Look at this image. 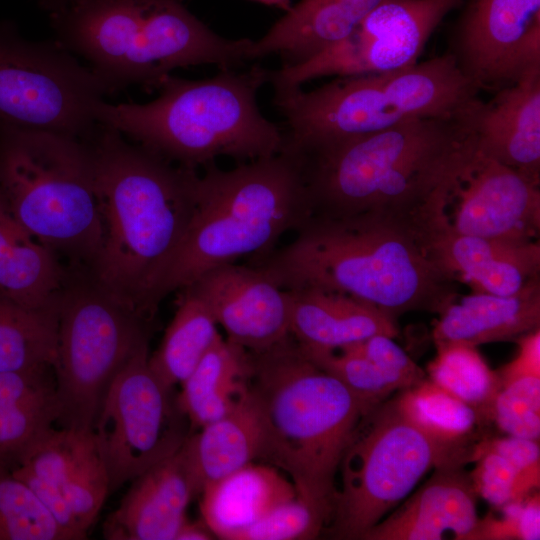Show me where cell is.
Listing matches in <instances>:
<instances>
[{
	"label": "cell",
	"mask_w": 540,
	"mask_h": 540,
	"mask_svg": "<svg viewBox=\"0 0 540 540\" xmlns=\"http://www.w3.org/2000/svg\"><path fill=\"white\" fill-rule=\"evenodd\" d=\"M325 525L324 517L296 496L237 532L232 540H309L317 538Z\"/></svg>",
	"instance_id": "obj_36"
},
{
	"label": "cell",
	"mask_w": 540,
	"mask_h": 540,
	"mask_svg": "<svg viewBox=\"0 0 540 540\" xmlns=\"http://www.w3.org/2000/svg\"><path fill=\"white\" fill-rule=\"evenodd\" d=\"M44 6L49 9L51 12L68 4L73 0H41Z\"/></svg>",
	"instance_id": "obj_47"
},
{
	"label": "cell",
	"mask_w": 540,
	"mask_h": 540,
	"mask_svg": "<svg viewBox=\"0 0 540 540\" xmlns=\"http://www.w3.org/2000/svg\"><path fill=\"white\" fill-rule=\"evenodd\" d=\"M150 329L151 321L118 301L86 269L67 271L53 364L60 428L91 432L113 379L149 343Z\"/></svg>",
	"instance_id": "obj_10"
},
{
	"label": "cell",
	"mask_w": 540,
	"mask_h": 540,
	"mask_svg": "<svg viewBox=\"0 0 540 540\" xmlns=\"http://www.w3.org/2000/svg\"><path fill=\"white\" fill-rule=\"evenodd\" d=\"M450 52L479 90L540 71V0H467Z\"/></svg>",
	"instance_id": "obj_16"
},
{
	"label": "cell",
	"mask_w": 540,
	"mask_h": 540,
	"mask_svg": "<svg viewBox=\"0 0 540 540\" xmlns=\"http://www.w3.org/2000/svg\"><path fill=\"white\" fill-rule=\"evenodd\" d=\"M205 168L186 230L150 288L153 316L172 292L216 267L268 254L283 234L297 231L312 215L299 162L283 148L230 170Z\"/></svg>",
	"instance_id": "obj_4"
},
{
	"label": "cell",
	"mask_w": 540,
	"mask_h": 540,
	"mask_svg": "<svg viewBox=\"0 0 540 540\" xmlns=\"http://www.w3.org/2000/svg\"><path fill=\"white\" fill-rule=\"evenodd\" d=\"M435 322V344L478 346L517 339L540 325V279L511 296L474 293L455 298Z\"/></svg>",
	"instance_id": "obj_24"
},
{
	"label": "cell",
	"mask_w": 540,
	"mask_h": 540,
	"mask_svg": "<svg viewBox=\"0 0 540 540\" xmlns=\"http://www.w3.org/2000/svg\"><path fill=\"white\" fill-rule=\"evenodd\" d=\"M470 458L476 461L469 474L474 490L495 508L523 500L535 488L507 459L491 450L479 446Z\"/></svg>",
	"instance_id": "obj_38"
},
{
	"label": "cell",
	"mask_w": 540,
	"mask_h": 540,
	"mask_svg": "<svg viewBox=\"0 0 540 540\" xmlns=\"http://www.w3.org/2000/svg\"><path fill=\"white\" fill-rule=\"evenodd\" d=\"M53 366L0 371V407L25 404L55 396Z\"/></svg>",
	"instance_id": "obj_40"
},
{
	"label": "cell",
	"mask_w": 540,
	"mask_h": 540,
	"mask_svg": "<svg viewBox=\"0 0 540 540\" xmlns=\"http://www.w3.org/2000/svg\"><path fill=\"white\" fill-rule=\"evenodd\" d=\"M197 496L180 449L132 480L119 506L106 518L108 540H175Z\"/></svg>",
	"instance_id": "obj_20"
},
{
	"label": "cell",
	"mask_w": 540,
	"mask_h": 540,
	"mask_svg": "<svg viewBox=\"0 0 540 540\" xmlns=\"http://www.w3.org/2000/svg\"><path fill=\"white\" fill-rule=\"evenodd\" d=\"M351 11L361 20L384 0H332Z\"/></svg>",
	"instance_id": "obj_45"
},
{
	"label": "cell",
	"mask_w": 540,
	"mask_h": 540,
	"mask_svg": "<svg viewBox=\"0 0 540 540\" xmlns=\"http://www.w3.org/2000/svg\"><path fill=\"white\" fill-rule=\"evenodd\" d=\"M250 368L249 352L220 335L177 394L190 426L201 428L227 414L248 389Z\"/></svg>",
	"instance_id": "obj_27"
},
{
	"label": "cell",
	"mask_w": 540,
	"mask_h": 540,
	"mask_svg": "<svg viewBox=\"0 0 540 540\" xmlns=\"http://www.w3.org/2000/svg\"><path fill=\"white\" fill-rule=\"evenodd\" d=\"M58 310L28 308L0 298V371L53 366Z\"/></svg>",
	"instance_id": "obj_29"
},
{
	"label": "cell",
	"mask_w": 540,
	"mask_h": 540,
	"mask_svg": "<svg viewBox=\"0 0 540 540\" xmlns=\"http://www.w3.org/2000/svg\"><path fill=\"white\" fill-rule=\"evenodd\" d=\"M519 350L516 357L497 371L500 385L526 376L540 377L539 328L517 338Z\"/></svg>",
	"instance_id": "obj_42"
},
{
	"label": "cell",
	"mask_w": 540,
	"mask_h": 540,
	"mask_svg": "<svg viewBox=\"0 0 540 540\" xmlns=\"http://www.w3.org/2000/svg\"><path fill=\"white\" fill-rule=\"evenodd\" d=\"M491 417L509 436H540V377L526 376L503 384L493 401Z\"/></svg>",
	"instance_id": "obj_35"
},
{
	"label": "cell",
	"mask_w": 540,
	"mask_h": 540,
	"mask_svg": "<svg viewBox=\"0 0 540 540\" xmlns=\"http://www.w3.org/2000/svg\"><path fill=\"white\" fill-rule=\"evenodd\" d=\"M462 464L436 466L430 479L362 540H440L447 533L459 540L478 539L477 494Z\"/></svg>",
	"instance_id": "obj_18"
},
{
	"label": "cell",
	"mask_w": 540,
	"mask_h": 540,
	"mask_svg": "<svg viewBox=\"0 0 540 540\" xmlns=\"http://www.w3.org/2000/svg\"><path fill=\"white\" fill-rule=\"evenodd\" d=\"M465 0H384L342 41L312 58L270 70L274 88L301 87L325 76L393 72L418 62L429 37Z\"/></svg>",
	"instance_id": "obj_14"
},
{
	"label": "cell",
	"mask_w": 540,
	"mask_h": 540,
	"mask_svg": "<svg viewBox=\"0 0 540 540\" xmlns=\"http://www.w3.org/2000/svg\"><path fill=\"white\" fill-rule=\"evenodd\" d=\"M0 540H69L31 488L1 464Z\"/></svg>",
	"instance_id": "obj_32"
},
{
	"label": "cell",
	"mask_w": 540,
	"mask_h": 540,
	"mask_svg": "<svg viewBox=\"0 0 540 540\" xmlns=\"http://www.w3.org/2000/svg\"><path fill=\"white\" fill-rule=\"evenodd\" d=\"M301 349L316 366L372 407L395 391L381 371L353 345L336 350Z\"/></svg>",
	"instance_id": "obj_34"
},
{
	"label": "cell",
	"mask_w": 540,
	"mask_h": 540,
	"mask_svg": "<svg viewBox=\"0 0 540 540\" xmlns=\"http://www.w3.org/2000/svg\"><path fill=\"white\" fill-rule=\"evenodd\" d=\"M56 41L87 66L109 93L158 88L177 68L250 61L253 40L214 32L180 0H73L51 12Z\"/></svg>",
	"instance_id": "obj_7"
},
{
	"label": "cell",
	"mask_w": 540,
	"mask_h": 540,
	"mask_svg": "<svg viewBox=\"0 0 540 540\" xmlns=\"http://www.w3.org/2000/svg\"><path fill=\"white\" fill-rule=\"evenodd\" d=\"M479 446L507 459L530 484L538 487L540 449L537 440L508 435L484 442Z\"/></svg>",
	"instance_id": "obj_41"
},
{
	"label": "cell",
	"mask_w": 540,
	"mask_h": 540,
	"mask_svg": "<svg viewBox=\"0 0 540 540\" xmlns=\"http://www.w3.org/2000/svg\"><path fill=\"white\" fill-rule=\"evenodd\" d=\"M216 538L214 533L201 518L190 521L186 519L180 527L175 540H211Z\"/></svg>",
	"instance_id": "obj_44"
},
{
	"label": "cell",
	"mask_w": 540,
	"mask_h": 540,
	"mask_svg": "<svg viewBox=\"0 0 540 540\" xmlns=\"http://www.w3.org/2000/svg\"><path fill=\"white\" fill-rule=\"evenodd\" d=\"M479 92L448 51L393 72L337 77L309 91L274 88L273 102L285 118L284 145L308 149L409 120L468 117Z\"/></svg>",
	"instance_id": "obj_8"
},
{
	"label": "cell",
	"mask_w": 540,
	"mask_h": 540,
	"mask_svg": "<svg viewBox=\"0 0 540 540\" xmlns=\"http://www.w3.org/2000/svg\"><path fill=\"white\" fill-rule=\"evenodd\" d=\"M437 355L428 366L429 380L470 405L479 415L491 417L501 385L475 346L436 344Z\"/></svg>",
	"instance_id": "obj_30"
},
{
	"label": "cell",
	"mask_w": 540,
	"mask_h": 540,
	"mask_svg": "<svg viewBox=\"0 0 540 540\" xmlns=\"http://www.w3.org/2000/svg\"><path fill=\"white\" fill-rule=\"evenodd\" d=\"M185 288L204 301L227 340L249 352L265 350L290 335L289 292L256 266L225 264Z\"/></svg>",
	"instance_id": "obj_17"
},
{
	"label": "cell",
	"mask_w": 540,
	"mask_h": 540,
	"mask_svg": "<svg viewBox=\"0 0 540 540\" xmlns=\"http://www.w3.org/2000/svg\"><path fill=\"white\" fill-rule=\"evenodd\" d=\"M88 141L102 236L87 271L118 301L152 321L148 294L189 223L199 174L102 124Z\"/></svg>",
	"instance_id": "obj_3"
},
{
	"label": "cell",
	"mask_w": 540,
	"mask_h": 540,
	"mask_svg": "<svg viewBox=\"0 0 540 540\" xmlns=\"http://www.w3.org/2000/svg\"><path fill=\"white\" fill-rule=\"evenodd\" d=\"M436 264L474 293L511 296L540 279L539 240L512 241L434 230L426 235Z\"/></svg>",
	"instance_id": "obj_19"
},
{
	"label": "cell",
	"mask_w": 540,
	"mask_h": 540,
	"mask_svg": "<svg viewBox=\"0 0 540 540\" xmlns=\"http://www.w3.org/2000/svg\"><path fill=\"white\" fill-rule=\"evenodd\" d=\"M249 354L248 384L265 424L260 461L286 473L297 497L329 524L342 456L358 423L374 407L316 366L291 334Z\"/></svg>",
	"instance_id": "obj_5"
},
{
	"label": "cell",
	"mask_w": 540,
	"mask_h": 540,
	"mask_svg": "<svg viewBox=\"0 0 540 540\" xmlns=\"http://www.w3.org/2000/svg\"><path fill=\"white\" fill-rule=\"evenodd\" d=\"M55 396L25 404L0 407V464L11 471L56 424Z\"/></svg>",
	"instance_id": "obj_33"
},
{
	"label": "cell",
	"mask_w": 540,
	"mask_h": 540,
	"mask_svg": "<svg viewBox=\"0 0 540 540\" xmlns=\"http://www.w3.org/2000/svg\"><path fill=\"white\" fill-rule=\"evenodd\" d=\"M148 360L149 343L117 373L91 430L109 495L177 452L191 433L173 388L155 375Z\"/></svg>",
	"instance_id": "obj_13"
},
{
	"label": "cell",
	"mask_w": 540,
	"mask_h": 540,
	"mask_svg": "<svg viewBox=\"0 0 540 540\" xmlns=\"http://www.w3.org/2000/svg\"><path fill=\"white\" fill-rule=\"evenodd\" d=\"M539 240L540 181L482 153H472L438 189L426 234Z\"/></svg>",
	"instance_id": "obj_15"
},
{
	"label": "cell",
	"mask_w": 540,
	"mask_h": 540,
	"mask_svg": "<svg viewBox=\"0 0 540 540\" xmlns=\"http://www.w3.org/2000/svg\"><path fill=\"white\" fill-rule=\"evenodd\" d=\"M265 5L274 6L287 11L292 5V0H255Z\"/></svg>",
	"instance_id": "obj_46"
},
{
	"label": "cell",
	"mask_w": 540,
	"mask_h": 540,
	"mask_svg": "<svg viewBox=\"0 0 540 540\" xmlns=\"http://www.w3.org/2000/svg\"><path fill=\"white\" fill-rule=\"evenodd\" d=\"M110 94L74 54L55 41H29L0 26V125L89 140L96 107Z\"/></svg>",
	"instance_id": "obj_12"
},
{
	"label": "cell",
	"mask_w": 540,
	"mask_h": 540,
	"mask_svg": "<svg viewBox=\"0 0 540 540\" xmlns=\"http://www.w3.org/2000/svg\"><path fill=\"white\" fill-rule=\"evenodd\" d=\"M0 197L36 240L89 270L102 227L88 140L0 125Z\"/></svg>",
	"instance_id": "obj_9"
},
{
	"label": "cell",
	"mask_w": 540,
	"mask_h": 540,
	"mask_svg": "<svg viewBox=\"0 0 540 540\" xmlns=\"http://www.w3.org/2000/svg\"><path fill=\"white\" fill-rule=\"evenodd\" d=\"M269 77L270 69L261 66L221 69L202 80L168 75L154 100L113 104L104 99L95 116L98 124L184 168L207 167L224 156L241 163L257 160L279 153L284 144L283 130L257 104Z\"/></svg>",
	"instance_id": "obj_6"
},
{
	"label": "cell",
	"mask_w": 540,
	"mask_h": 540,
	"mask_svg": "<svg viewBox=\"0 0 540 540\" xmlns=\"http://www.w3.org/2000/svg\"><path fill=\"white\" fill-rule=\"evenodd\" d=\"M264 441L263 411L248 384L227 414L190 433L181 446L197 496L208 483L260 460Z\"/></svg>",
	"instance_id": "obj_23"
},
{
	"label": "cell",
	"mask_w": 540,
	"mask_h": 540,
	"mask_svg": "<svg viewBox=\"0 0 540 540\" xmlns=\"http://www.w3.org/2000/svg\"><path fill=\"white\" fill-rule=\"evenodd\" d=\"M396 400L420 428L453 444H463L478 420L470 405L427 379L405 389Z\"/></svg>",
	"instance_id": "obj_31"
},
{
	"label": "cell",
	"mask_w": 540,
	"mask_h": 540,
	"mask_svg": "<svg viewBox=\"0 0 540 540\" xmlns=\"http://www.w3.org/2000/svg\"><path fill=\"white\" fill-rule=\"evenodd\" d=\"M199 496L201 518L215 537L232 540L237 532L297 494L290 479L277 468L253 462L208 483Z\"/></svg>",
	"instance_id": "obj_25"
},
{
	"label": "cell",
	"mask_w": 540,
	"mask_h": 540,
	"mask_svg": "<svg viewBox=\"0 0 540 540\" xmlns=\"http://www.w3.org/2000/svg\"><path fill=\"white\" fill-rule=\"evenodd\" d=\"M471 125L482 153L540 181V71L480 99Z\"/></svg>",
	"instance_id": "obj_21"
},
{
	"label": "cell",
	"mask_w": 540,
	"mask_h": 540,
	"mask_svg": "<svg viewBox=\"0 0 540 540\" xmlns=\"http://www.w3.org/2000/svg\"><path fill=\"white\" fill-rule=\"evenodd\" d=\"M80 529L87 531L109 496V482L97 446L73 468L61 486Z\"/></svg>",
	"instance_id": "obj_37"
},
{
	"label": "cell",
	"mask_w": 540,
	"mask_h": 540,
	"mask_svg": "<svg viewBox=\"0 0 540 540\" xmlns=\"http://www.w3.org/2000/svg\"><path fill=\"white\" fill-rule=\"evenodd\" d=\"M177 310L158 349L149 355V366L168 387L181 384L220 333L204 301L191 289L180 290Z\"/></svg>",
	"instance_id": "obj_28"
},
{
	"label": "cell",
	"mask_w": 540,
	"mask_h": 540,
	"mask_svg": "<svg viewBox=\"0 0 540 540\" xmlns=\"http://www.w3.org/2000/svg\"><path fill=\"white\" fill-rule=\"evenodd\" d=\"M463 444L437 439L404 414L396 399L367 412L342 456L330 532L361 539L431 468L470 457Z\"/></svg>",
	"instance_id": "obj_11"
},
{
	"label": "cell",
	"mask_w": 540,
	"mask_h": 540,
	"mask_svg": "<svg viewBox=\"0 0 540 540\" xmlns=\"http://www.w3.org/2000/svg\"><path fill=\"white\" fill-rule=\"evenodd\" d=\"M517 538L538 540L540 538L539 496L525 498L518 516Z\"/></svg>",
	"instance_id": "obj_43"
},
{
	"label": "cell",
	"mask_w": 540,
	"mask_h": 540,
	"mask_svg": "<svg viewBox=\"0 0 540 540\" xmlns=\"http://www.w3.org/2000/svg\"><path fill=\"white\" fill-rule=\"evenodd\" d=\"M470 118H422L308 149L298 160L312 215L373 214L425 234L442 184L476 148Z\"/></svg>",
	"instance_id": "obj_1"
},
{
	"label": "cell",
	"mask_w": 540,
	"mask_h": 540,
	"mask_svg": "<svg viewBox=\"0 0 540 540\" xmlns=\"http://www.w3.org/2000/svg\"><path fill=\"white\" fill-rule=\"evenodd\" d=\"M296 232L286 246L250 263L283 289L345 294L394 320L412 311L440 313L458 296L425 236L401 222L373 214L311 215Z\"/></svg>",
	"instance_id": "obj_2"
},
{
	"label": "cell",
	"mask_w": 540,
	"mask_h": 540,
	"mask_svg": "<svg viewBox=\"0 0 540 540\" xmlns=\"http://www.w3.org/2000/svg\"><path fill=\"white\" fill-rule=\"evenodd\" d=\"M66 277L59 256L29 234L0 197V298L55 309Z\"/></svg>",
	"instance_id": "obj_26"
},
{
	"label": "cell",
	"mask_w": 540,
	"mask_h": 540,
	"mask_svg": "<svg viewBox=\"0 0 540 540\" xmlns=\"http://www.w3.org/2000/svg\"><path fill=\"white\" fill-rule=\"evenodd\" d=\"M353 346L381 371L394 390L408 389L426 379L423 370L392 337L377 334Z\"/></svg>",
	"instance_id": "obj_39"
},
{
	"label": "cell",
	"mask_w": 540,
	"mask_h": 540,
	"mask_svg": "<svg viewBox=\"0 0 540 540\" xmlns=\"http://www.w3.org/2000/svg\"><path fill=\"white\" fill-rule=\"evenodd\" d=\"M290 334L306 349L336 350L384 334L395 338V320L351 296L316 288L287 290Z\"/></svg>",
	"instance_id": "obj_22"
}]
</instances>
